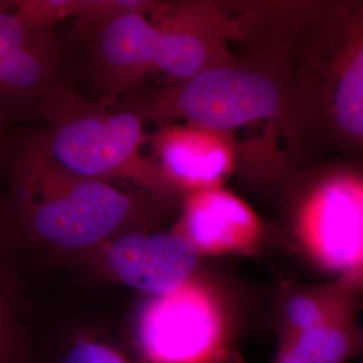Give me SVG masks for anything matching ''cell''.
Masks as SVG:
<instances>
[{"instance_id":"9c48e42d","label":"cell","mask_w":363,"mask_h":363,"mask_svg":"<svg viewBox=\"0 0 363 363\" xmlns=\"http://www.w3.org/2000/svg\"><path fill=\"white\" fill-rule=\"evenodd\" d=\"M152 150L162 183L186 195L222 187L238 163L226 138L189 123L163 127L155 133Z\"/></svg>"},{"instance_id":"7a4b0ae2","label":"cell","mask_w":363,"mask_h":363,"mask_svg":"<svg viewBox=\"0 0 363 363\" xmlns=\"http://www.w3.org/2000/svg\"><path fill=\"white\" fill-rule=\"evenodd\" d=\"M143 3H123L108 13L97 38V57L115 82H130L150 70L179 84L217 66L238 62L230 40L247 35L249 16L234 18L213 4L186 6L164 25L143 13Z\"/></svg>"},{"instance_id":"ba28073f","label":"cell","mask_w":363,"mask_h":363,"mask_svg":"<svg viewBox=\"0 0 363 363\" xmlns=\"http://www.w3.org/2000/svg\"><path fill=\"white\" fill-rule=\"evenodd\" d=\"M201 255L177 230L118 235L105 264L123 284L151 298L172 294L194 279Z\"/></svg>"},{"instance_id":"4fadbf2b","label":"cell","mask_w":363,"mask_h":363,"mask_svg":"<svg viewBox=\"0 0 363 363\" xmlns=\"http://www.w3.org/2000/svg\"><path fill=\"white\" fill-rule=\"evenodd\" d=\"M361 351L358 315L312 328L279 346L272 363H347Z\"/></svg>"},{"instance_id":"9a60e30c","label":"cell","mask_w":363,"mask_h":363,"mask_svg":"<svg viewBox=\"0 0 363 363\" xmlns=\"http://www.w3.org/2000/svg\"><path fill=\"white\" fill-rule=\"evenodd\" d=\"M62 363H130L117 351L97 343L79 342L67 355Z\"/></svg>"},{"instance_id":"5bb4252c","label":"cell","mask_w":363,"mask_h":363,"mask_svg":"<svg viewBox=\"0 0 363 363\" xmlns=\"http://www.w3.org/2000/svg\"><path fill=\"white\" fill-rule=\"evenodd\" d=\"M18 346L13 298L7 286L0 283V363L16 362Z\"/></svg>"},{"instance_id":"277c9868","label":"cell","mask_w":363,"mask_h":363,"mask_svg":"<svg viewBox=\"0 0 363 363\" xmlns=\"http://www.w3.org/2000/svg\"><path fill=\"white\" fill-rule=\"evenodd\" d=\"M22 226L39 244L82 250L101 244L135 220L136 198L106 181L16 167Z\"/></svg>"},{"instance_id":"e0dca14e","label":"cell","mask_w":363,"mask_h":363,"mask_svg":"<svg viewBox=\"0 0 363 363\" xmlns=\"http://www.w3.org/2000/svg\"><path fill=\"white\" fill-rule=\"evenodd\" d=\"M359 330H361V351H359V358H361V361L363 363V322L359 325Z\"/></svg>"},{"instance_id":"52a82bcc","label":"cell","mask_w":363,"mask_h":363,"mask_svg":"<svg viewBox=\"0 0 363 363\" xmlns=\"http://www.w3.org/2000/svg\"><path fill=\"white\" fill-rule=\"evenodd\" d=\"M226 319L218 294L194 277L178 291L150 300L139 335L155 362L213 363L225 349Z\"/></svg>"},{"instance_id":"3957f363","label":"cell","mask_w":363,"mask_h":363,"mask_svg":"<svg viewBox=\"0 0 363 363\" xmlns=\"http://www.w3.org/2000/svg\"><path fill=\"white\" fill-rule=\"evenodd\" d=\"M292 91L303 124L363 148V3H342L320 18Z\"/></svg>"},{"instance_id":"30bf717a","label":"cell","mask_w":363,"mask_h":363,"mask_svg":"<svg viewBox=\"0 0 363 363\" xmlns=\"http://www.w3.org/2000/svg\"><path fill=\"white\" fill-rule=\"evenodd\" d=\"M201 256L253 255L267 240L257 213L223 187L186 195L175 229Z\"/></svg>"},{"instance_id":"5b68a950","label":"cell","mask_w":363,"mask_h":363,"mask_svg":"<svg viewBox=\"0 0 363 363\" xmlns=\"http://www.w3.org/2000/svg\"><path fill=\"white\" fill-rule=\"evenodd\" d=\"M143 140V123L135 112L81 109L27 145L18 166L79 179L108 182L125 175L162 184L152 162L140 157Z\"/></svg>"},{"instance_id":"8992f818","label":"cell","mask_w":363,"mask_h":363,"mask_svg":"<svg viewBox=\"0 0 363 363\" xmlns=\"http://www.w3.org/2000/svg\"><path fill=\"white\" fill-rule=\"evenodd\" d=\"M292 235L319 271L363 277V177L337 171L315 182L298 202Z\"/></svg>"},{"instance_id":"2e32d148","label":"cell","mask_w":363,"mask_h":363,"mask_svg":"<svg viewBox=\"0 0 363 363\" xmlns=\"http://www.w3.org/2000/svg\"><path fill=\"white\" fill-rule=\"evenodd\" d=\"M3 145H4V113L0 111V160L4 150Z\"/></svg>"},{"instance_id":"6da1fadb","label":"cell","mask_w":363,"mask_h":363,"mask_svg":"<svg viewBox=\"0 0 363 363\" xmlns=\"http://www.w3.org/2000/svg\"><path fill=\"white\" fill-rule=\"evenodd\" d=\"M159 116L226 138L237 159L262 178L291 167L303 120L292 88L271 72L240 62L208 69L171 85L155 104Z\"/></svg>"},{"instance_id":"8fae6325","label":"cell","mask_w":363,"mask_h":363,"mask_svg":"<svg viewBox=\"0 0 363 363\" xmlns=\"http://www.w3.org/2000/svg\"><path fill=\"white\" fill-rule=\"evenodd\" d=\"M55 54L48 27L39 26L0 3V111L30 103L49 91Z\"/></svg>"},{"instance_id":"7c38bea8","label":"cell","mask_w":363,"mask_h":363,"mask_svg":"<svg viewBox=\"0 0 363 363\" xmlns=\"http://www.w3.org/2000/svg\"><path fill=\"white\" fill-rule=\"evenodd\" d=\"M362 296V276H342L310 286L286 283L274 303L279 346L312 328L358 315Z\"/></svg>"}]
</instances>
